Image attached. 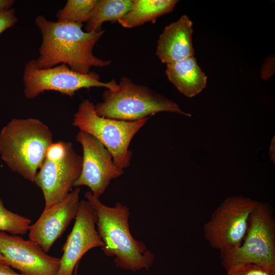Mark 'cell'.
I'll use <instances>...</instances> for the list:
<instances>
[{
	"mask_svg": "<svg viewBox=\"0 0 275 275\" xmlns=\"http://www.w3.org/2000/svg\"><path fill=\"white\" fill-rule=\"evenodd\" d=\"M149 118L126 121L100 117L95 112V104L86 99L79 104L72 124L101 143L112 154L114 163L124 169L130 163L131 141Z\"/></svg>",
	"mask_w": 275,
	"mask_h": 275,
	"instance_id": "obj_6",
	"label": "cell"
},
{
	"mask_svg": "<svg viewBox=\"0 0 275 275\" xmlns=\"http://www.w3.org/2000/svg\"><path fill=\"white\" fill-rule=\"evenodd\" d=\"M15 10L11 8L0 11V35L7 29L13 26L17 21Z\"/></svg>",
	"mask_w": 275,
	"mask_h": 275,
	"instance_id": "obj_21",
	"label": "cell"
},
{
	"mask_svg": "<svg viewBox=\"0 0 275 275\" xmlns=\"http://www.w3.org/2000/svg\"><path fill=\"white\" fill-rule=\"evenodd\" d=\"M31 223L30 218L8 210L0 198V232L12 235L25 234Z\"/></svg>",
	"mask_w": 275,
	"mask_h": 275,
	"instance_id": "obj_19",
	"label": "cell"
},
{
	"mask_svg": "<svg viewBox=\"0 0 275 275\" xmlns=\"http://www.w3.org/2000/svg\"><path fill=\"white\" fill-rule=\"evenodd\" d=\"M132 0H99L86 22L85 31H100L105 21L115 23L123 16L132 7Z\"/></svg>",
	"mask_w": 275,
	"mask_h": 275,
	"instance_id": "obj_17",
	"label": "cell"
},
{
	"mask_svg": "<svg viewBox=\"0 0 275 275\" xmlns=\"http://www.w3.org/2000/svg\"><path fill=\"white\" fill-rule=\"evenodd\" d=\"M219 252L226 270L236 265L251 263L275 271V220L270 205L258 202L250 215L241 244Z\"/></svg>",
	"mask_w": 275,
	"mask_h": 275,
	"instance_id": "obj_5",
	"label": "cell"
},
{
	"mask_svg": "<svg viewBox=\"0 0 275 275\" xmlns=\"http://www.w3.org/2000/svg\"><path fill=\"white\" fill-rule=\"evenodd\" d=\"M169 81L182 94L193 97L199 94L207 85V76L193 56L166 64Z\"/></svg>",
	"mask_w": 275,
	"mask_h": 275,
	"instance_id": "obj_15",
	"label": "cell"
},
{
	"mask_svg": "<svg viewBox=\"0 0 275 275\" xmlns=\"http://www.w3.org/2000/svg\"><path fill=\"white\" fill-rule=\"evenodd\" d=\"M102 99L95 110L98 116L109 119L133 121L162 112L191 116L173 101L126 76L120 79L116 90H105Z\"/></svg>",
	"mask_w": 275,
	"mask_h": 275,
	"instance_id": "obj_4",
	"label": "cell"
},
{
	"mask_svg": "<svg viewBox=\"0 0 275 275\" xmlns=\"http://www.w3.org/2000/svg\"><path fill=\"white\" fill-rule=\"evenodd\" d=\"M23 82V93L28 99H33L46 91H55L72 97L81 89L103 87L115 90L118 87L114 78L108 82H102L99 74L94 72L81 74L72 70L65 64L39 68L35 59L25 64Z\"/></svg>",
	"mask_w": 275,
	"mask_h": 275,
	"instance_id": "obj_8",
	"label": "cell"
},
{
	"mask_svg": "<svg viewBox=\"0 0 275 275\" xmlns=\"http://www.w3.org/2000/svg\"><path fill=\"white\" fill-rule=\"evenodd\" d=\"M98 0H68L57 13V21L81 24L89 19Z\"/></svg>",
	"mask_w": 275,
	"mask_h": 275,
	"instance_id": "obj_18",
	"label": "cell"
},
{
	"mask_svg": "<svg viewBox=\"0 0 275 275\" xmlns=\"http://www.w3.org/2000/svg\"><path fill=\"white\" fill-rule=\"evenodd\" d=\"M258 202L241 196L226 199L204 226L206 240L219 251L239 246L246 235L251 213Z\"/></svg>",
	"mask_w": 275,
	"mask_h": 275,
	"instance_id": "obj_9",
	"label": "cell"
},
{
	"mask_svg": "<svg viewBox=\"0 0 275 275\" xmlns=\"http://www.w3.org/2000/svg\"><path fill=\"white\" fill-rule=\"evenodd\" d=\"M82 157L70 142L59 141L48 147L34 182L41 189L44 209L65 198L72 190L82 169Z\"/></svg>",
	"mask_w": 275,
	"mask_h": 275,
	"instance_id": "obj_7",
	"label": "cell"
},
{
	"mask_svg": "<svg viewBox=\"0 0 275 275\" xmlns=\"http://www.w3.org/2000/svg\"><path fill=\"white\" fill-rule=\"evenodd\" d=\"M96 215L87 201H80L73 228L62 248L57 275H73L78 262L88 251L102 248L103 242L96 229Z\"/></svg>",
	"mask_w": 275,
	"mask_h": 275,
	"instance_id": "obj_12",
	"label": "cell"
},
{
	"mask_svg": "<svg viewBox=\"0 0 275 275\" xmlns=\"http://www.w3.org/2000/svg\"><path fill=\"white\" fill-rule=\"evenodd\" d=\"M53 143L49 127L35 118H14L0 131V155L12 171L34 182Z\"/></svg>",
	"mask_w": 275,
	"mask_h": 275,
	"instance_id": "obj_3",
	"label": "cell"
},
{
	"mask_svg": "<svg viewBox=\"0 0 275 275\" xmlns=\"http://www.w3.org/2000/svg\"><path fill=\"white\" fill-rule=\"evenodd\" d=\"M9 266L6 261V259L0 252V267Z\"/></svg>",
	"mask_w": 275,
	"mask_h": 275,
	"instance_id": "obj_25",
	"label": "cell"
},
{
	"mask_svg": "<svg viewBox=\"0 0 275 275\" xmlns=\"http://www.w3.org/2000/svg\"><path fill=\"white\" fill-rule=\"evenodd\" d=\"M80 189L77 187L62 200L44 209L29 230V239L37 243L47 253L54 242L75 218L79 203Z\"/></svg>",
	"mask_w": 275,
	"mask_h": 275,
	"instance_id": "obj_13",
	"label": "cell"
},
{
	"mask_svg": "<svg viewBox=\"0 0 275 275\" xmlns=\"http://www.w3.org/2000/svg\"><path fill=\"white\" fill-rule=\"evenodd\" d=\"M85 197L95 210L97 232L103 242L104 254L114 257L116 265L122 269L148 270L153 264L154 255L142 241L133 238L129 228V208L121 203L110 207L103 204L87 191Z\"/></svg>",
	"mask_w": 275,
	"mask_h": 275,
	"instance_id": "obj_2",
	"label": "cell"
},
{
	"mask_svg": "<svg viewBox=\"0 0 275 275\" xmlns=\"http://www.w3.org/2000/svg\"><path fill=\"white\" fill-rule=\"evenodd\" d=\"M77 265L75 267L74 272L73 273V275H77Z\"/></svg>",
	"mask_w": 275,
	"mask_h": 275,
	"instance_id": "obj_26",
	"label": "cell"
},
{
	"mask_svg": "<svg viewBox=\"0 0 275 275\" xmlns=\"http://www.w3.org/2000/svg\"><path fill=\"white\" fill-rule=\"evenodd\" d=\"M14 3L13 0H0V11L12 8Z\"/></svg>",
	"mask_w": 275,
	"mask_h": 275,
	"instance_id": "obj_23",
	"label": "cell"
},
{
	"mask_svg": "<svg viewBox=\"0 0 275 275\" xmlns=\"http://www.w3.org/2000/svg\"><path fill=\"white\" fill-rule=\"evenodd\" d=\"M0 275H21L12 270L10 266L0 267Z\"/></svg>",
	"mask_w": 275,
	"mask_h": 275,
	"instance_id": "obj_24",
	"label": "cell"
},
{
	"mask_svg": "<svg viewBox=\"0 0 275 275\" xmlns=\"http://www.w3.org/2000/svg\"><path fill=\"white\" fill-rule=\"evenodd\" d=\"M193 22L183 15L164 28L157 40L156 54L166 64L193 57Z\"/></svg>",
	"mask_w": 275,
	"mask_h": 275,
	"instance_id": "obj_14",
	"label": "cell"
},
{
	"mask_svg": "<svg viewBox=\"0 0 275 275\" xmlns=\"http://www.w3.org/2000/svg\"><path fill=\"white\" fill-rule=\"evenodd\" d=\"M177 0H132L131 9L118 22L123 28H132L152 22L166 14L171 13Z\"/></svg>",
	"mask_w": 275,
	"mask_h": 275,
	"instance_id": "obj_16",
	"label": "cell"
},
{
	"mask_svg": "<svg viewBox=\"0 0 275 275\" xmlns=\"http://www.w3.org/2000/svg\"><path fill=\"white\" fill-rule=\"evenodd\" d=\"M35 23L39 29L42 41L39 56L35 59L37 67L47 68L65 64L72 70L81 74L89 73L92 67L103 68L111 61L95 56L93 48L105 31L87 32L83 24L50 21L37 16Z\"/></svg>",
	"mask_w": 275,
	"mask_h": 275,
	"instance_id": "obj_1",
	"label": "cell"
},
{
	"mask_svg": "<svg viewBox=\"0 0 275 275\" xmlns=\"http://www.w3.org/2000/svg\"><path fill=\"white\" fill-rule=\"evenodd\" d=\"M76 141L82 146L83 156L81 172L74 187L86 186L94 197L99 198L112 180L124 174V169L114 163L109 151L91 135L79 131Z\"/></svg>",
	"mask_w": 275,
	"mask_h": 275,
	"instance_id": "obj_10",
	"label": "cell"
},
{
	"mask_svg": "<svg viewBox=\"0 0 275 275\" xmlns=\"http://www.w3.org/2000/svg\"><path fill=\"white\" fill-rule=\"evenodd\" d=\"M0 252L21 275H57L60 259L47 254L36 242L0 232Z\"/></svg>",
	"mask_w": 275,
	"mask_h": 275,
	"instance_id": "obj_11",
	"label": "cell"
},
{
	"mask_svg": "<svg viewBox=\"0 0 275 275\" xmlns=\"http://www.w3.org/2000/svg\"><path fill=\"white\" fill-rule=\"evenodd\" d=\"M226 271L227 275H275V271L251 263L236 265Z\"/></svg>",
	"mask_w": 275,
	"mask_h": 275,
	"instance_id": "obj_20",
	"label": "cell"
},
{
	"mask_svg": "<svg viewBox=\"0 0 275 275\" xmlns=\"http://www.w3.org/2000/svg\"><path fill=\"white\" fill-rule=\"evenodd\" d=\"M274 74V56L270 55L264 60L261 69V77L266 80Z\"/></svg>",
	"mask_w": 275,
	"mask_h": 275,
	"instance_id": "obj_22",
	"label": "cell"
}]
</instances>
